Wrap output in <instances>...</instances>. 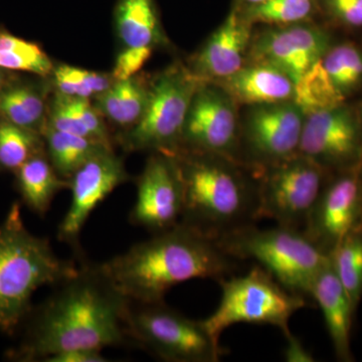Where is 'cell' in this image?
<instances>
[{
	"instance_id": "7c38bea8",
	"label": "cell",
	"mask_w": 362,
	"mask_h": 362,
	"mask_svg": "<svg viewBox=\"0 0 362 362\" xmlns=\"http://www.w3.org/2000/svg\"><path fill=\"white\" fill-rule=\"evenodd\" d=\"M362 226V159L333 173L312 209L302 232L329 256L352 230Z\"/></svg>"
},
{
	"instance_id": "8d00e7d4",
	"label": "cell",
	"mask_w": 362,
	"mask_h": 362,
	"mask_svg": "<svg viewBox=\"0 0 362 362\" xmlns=\"http://www.w3.org/2000/svg\"><path fill=\"white\" fill-rule=\"evenodd\" d=\"M0 70H1V69H0ZM4 74H2V71H0V90H1L2 88H4Z\"/></svg>"
},
{
	"instance_id": "74e56055",
	"label": "cell",
	"mask_w": 362,
	"mask_h": 362,
	"mask_svg": "<svg viewBox=\"0 0 362 362\" xmlns=\"http://www.w3.org/2000/svg\"><path fill=\"white\" fill-rule=\"evenodd\" d=\"M359 113H361V124H362V110H361V112H359Z\"/></svg>"
},
{
	"instance_id": "44dd1931",
	"label": "cell",
	"mask_w": 362,
	"mask_h": 362,
	"mask_svg": "<svg viewBox=\"0 0 362 362\" xmlns=\"http://www.w3.org/2000/svg\"><path fill=\"white\" fill-rule=\"evenodd\" d=\"M150 81L140 76L115 81L108 90L95 97V107L123 132L139 122L146 109Z\"/></svg>"
},
{
	"instance_id": "f1b7e54d",
	"label": "cell",
	"mask_w": 362,
	"mask_h": 362,
	"mask_svg": "<svg viewBox=\"0 0 362 362\" xmlns=\"http://www.w3.org/2000/svg\"><path fill=\"white\" fill-rule=\"evenodd\" d=\"M44 150L42 134L0 119V168L16 171Z\"/></svg>"
},
{
	"instance_id": "484cf974",
	"label": "cell",
	"mask_w": 362,
	"mask_h": 362,
	"mask_svg": "<svg viewBox=\"0 0 362 362\" xmlns=\"http://www.w3.org/2000/svg\"><path fill=\"white\" fill-rule=\"evenodd\" d=\"M329 259L335 275L357 309L362 299V226L338 243Z\"/></svg>"
},
{
	"instance_id": "e0dca14e",
	"label": "cell",
	"mask_w": 362,
	"mask_h": 362,
	"mask_svg": "<svg viewBox=\"0 0 362 362\" xmlns=\"http://www.w3.org/2000/svg\"><path fill=\"white\" fill-rule=\"evenodd\" d=\"M252 28L239 9L233 7L192 59L190 70L204 82H218L237 73L247 64Z\"/></svg>"
},
{
	"instance_id": "8992f818",
	"label": "cell",
	"mask_w": 362,
	"mask_h": 362,
	"mask_svg": "<svg viewBox=\"0 0 362 362\" xmlns=\"http://www.w3.org/2000/svg\"><path fill=\"white\" fill-rule=\"evenodd\" d=\"M221 299L216 310L202 320L207 332L216 341L221 333L238 323L266 324L291 332L289 321L307 306L302 295L283 287L262 267H252L242 276L220 281Z\"/></svg>"
},
{
	"instance_id": "d4e9b609",
	"label": "cell",
	"mask_w": 362,
	"mask_h": 362,
	"mask_svg": "<svg viewBox=\"0 0 362 362\" xmlns=\"http://www.w3.org/2000/svg\"><path fill=\"white\" fill-rule=\"evenodd\" d=\"M321 65L345 101L362 87V49L358 45L349 42L331 45Z\"/></svg>"
},
{
	"instance_id": "7a4b0ae2",
	"label": "cell",
	"mask_w": 362,
	"mask_h": 362,
	"mask_svg": "<svg viewBox=\"0 0 362 362\" xmlns=\"http://www.w3.org/2000/svg\"><path fill=\"white\" fill-rule=\"evenodd\" d=\"M235 262L216 240L180 223L100 265L130 302L156 303L192 279L230 277Z\"/></svg>"
},
{
	"instance_id": "83f0119b",
	"label": "cell",
	"mask_w": 362,
	"mask_h": 362,
	"mask_svg": "<svg viewBox=\"0 0 362 362\" xmlns=\"http://www.w3.org/2000/svg\"><path fill=\"white\" fill-rule=\"evenodd\" d=\"M293 102L305 116L346 103L331 84L321 59L295 83Z\"/></svg>"
},
{
	"instance_id": "4316f807",
	"label": "cell",
	"mask_w": 362,
	"mask_h": 362,
	"mask_svg": "<svg viewBox=\"0 0 362 362\" xmlns=\"http://www.w3.org/2000/svg\"><path fill=\"white\" fill-rule=\"evenodd\" d=\"M239 11L252 25L262 23L268 26L310 23L321 13L319 0H267L259 6Z\"/></svg>"
},
{
	"instance_id": "5b68a950",
	"label": "cell",
	"mask_w": 362,
	"mask_h": 362,
	"mask_svg": "<svg viewBox=\"0 0 362 362\" xmlns=\"http://www.w3.org/2000/svg\"><path fill=\"white\" fill-rule=\"evenodd\" d=\"M232 258L252 259L283 287L308 296L317 276L329 263L324 254L301 230L278 226L261 230L249 225L216 240Z\"/></svg>"
},
{
	"instance_id": "9c48e42d",
	"label": "cell",
	"mask_w": 362,
	"mask_h": 362,
	"mask_svg": "<svg viewBox=\"0 0 362 362\" xmlns=\"http://www.w3.org/2000/svg\"><path fill=\"white\" fill-rule=\"evenodd\" d=\"M251 170L258 183L259 220L301 230L334 173L301 153Z\"/></svg>"
},
{
	"instance_id": "52a82bcc",
	"label": "cell",
	"mask_w": 362,
	"mask_h": 362,
	"mask_svg": "<svg viewBox=\"0 0 362 362\" xmlns=\"http://www.w3.org/2000/svg\"><path fill=\"white\" fill-rule=\"evenodd\" d=\"M202 83L189 66L180 63L150 81L148 103L142 118L118 137L123 149L166 153L178 149L188 109Z\"/></svg>"
},
{
	"instance_id": "7402d4cb",
	"label": "cell",
	"mask_w": 362,
	"mask_h": 362,
	"mask_svg": "<svg viewBox=\"0 0 362 362\" xmlns=\"http://www.w3.org/2000/svg\"><path fill=\"white\" fill-rule=\"evenodd\" d=\"M16 175L21 199L30 211L39 216H45L54 197L70 187L69 180L58 175L45 150L28 159L16 170Z\"/></svg>"
},
{
	"instance_id": "d6a6232c",
	"label": "cell",
	"mask_w": 362,
	"mask_h": 362,
	"mask_svg": "<svg viewBox=\"0 0 362 362\" xmlns=\"http://www.w3.org/2000/svg\"><path fill=\"white\" fill-rule=\"evenodd\" d=\"M152 52L151 47H124L117 57L112 77L115 81L135 77L152 56Z\"/></svg>"
},
{
	"instance_id": "6da1fadb",
	"label": "cell",
	"mask_w": 362,
	"mask_h": 362,
	"mask_svg": "<svg viewBox=\"0 0 362 362\" xmlns=\"http://www.w3.org/2000/svg\"><path fill=\"white\" fill-rule=\"evenodd\" d=\"M28 314L25 337L11 357L45 361L76 349L102 351L129 341L125 318L131 302L100 264L82 263L74 275Z\"/></svg>"
},
{
	"instance_id": "ac0fdd59",
	"label": "cell",
	"mask_w": 362,
	"mask_h": 362,
	"mask_svg": "<svg viewBox=\"0 0 362 362\" xmlns=\"http://www.w3.org/2000/svg\"><path fill=\"white\" fill-rule=\"evenodd\" d=\"M309 297L315 300L322 311L326 328L329 333L338 361H354L350 347V337L356 309L335 275L330 259L328 265L314 280Z\"/></svg>"
},
{
	"instance_id": "d6986e66",
	"label": "cell",
	"mask_w": 362,
	"mask_h": 362,
	"mask_svg": "<svg viewBox=\"0 0 362 362\" xmlns=\"http://www.w3.org/2000/svg\"><path fill=\"white\" fill-rule=\"evenodd\" d=\"M238 105L292 101L295 82L284 71L261 63H247L237 73L218 82Z\"/></svg>"
},
{
	"instance_id": "f546056e",
	"label": "cell",
	"mask_w": 362,
	"mask_h": 362,
	"mask_svg": "<svg viewBox=\"0 0 362 362\" xmlns=\"http://www.w3.org/2000/svg\"><path fill=\"white\" fill-rule=\"evenodd\" d=\"M0 69L28 71L47 77L54 66L39 45L8 33L0 35Z\"/></svg>"
},
{
	"instance_id": "603a6c76",
	"label": "cell",
	"mask_w": 362,
	"mask_h": 362,
	"mask_svg": "<svg viewBox=\"0 0 362 362\" xmlns=\"http://www.w3.org/2000/svg\"><path fill=\"white\" fill-rule=\"evenodd\" d=\"M42 137L45 153L58 175L66 180H70L74 173L93 156L105 149L113 148L89 138L52 129L49 126L45 127Z\"/></svg>"
},
{
	"instance_id": "9a60e30c",
	"label": "cell",
	"mask_w": 362,
	"mask_h": 362,
	"mask_svg": "<svg viewBox=\"0 0 362 362\" xmlns=\"http://www.w3.org/2000/svg\"><path fill=\"white\" fill-rule=\"evenodd\" d=\"M129 180L123 159L113 148L93 156L69 180L71 201L58 228V239L80 255L83 228L96 207Z\"/></svg>"
},
{
	"instance_id": "3957f363",
	"label": "cell",
	"mask_w": 362,
	"mask_h": 362,
	"mask_svg": "<svg viewBox=\"0 0 362 362\" xmlns=\"http://www.w3.org/2000/svg\"><path fill=\"white\" fill-rule=\"evenodd\" d=\"M185 206L180 223L214 240L259 221L258 183L239 161L178 149Z\"/></svg>"
},
{
	"instance_id": "cb8c5ba5",
	"label": "cell",
	"mask_w": 362,
	"mask_h": 362,
	"mask_svg": "<svg viewBox=\"0 0 362 362\" xmlns=\"http://www.w3.org/2000/svg\"><path fill=\"white\" fill-rule=\"evenodd\" d=\"M40 90L30 85H13L0 90V116L4 120L42 135L47 110Z\"/></svg>"
},
{
	"instance_id": "5bb4252c",
	"label": "cell",
	"mask_w": 362,
	"mask_h": 362,
	"mask_svg": "<svg viewBox=\"0 0 362 362\" xmlns=\"http://www.w3.org/2000/svg\"><path fill=\"white\" fill-rule=\"evenodd\" d=\"M183 206L185 189L175 157L152 152L137 180L130 223L152 233L164 232L180 223Z\"/></svg>"
},
{
	"instance_id": "2e32d148",
	"label": "cell",
	"mask_w": 362,
	"mask_h": 362,
	"mask_svg": "<svg viewBox=\"0 0 362 362\" xmlns=\"http://www.w3.org/2000/svg\"><path fill=\"white\" fill-rule=\"evenodd\" d=\"M331 35L310 23L268 26L252 35L247 63H261L284 71L295 83L330 49Z\"/></svg>"
},
{
	"instance_id": "30bf717a",
	"label": "cell",
	"mask_w": 362,
	"mask_h": 362,
	"mask_svg": "<svg viewBox=\"0 0 362 362\" xmlns=\"http://www.w3.org/2000/svg\"><path fill=\"white\" fill-rule=\"evenodd\" d=\"M305 117L293 100L250 106L240 126V163L257 169L296 156Z\"/></svg>"
},
{
	"instance_id": "e575fe53",
	"label": "cell",
	"mask_w": 362,
	"mask_h": 362,
	"mask_svg": "<svg viewBox=\"0 0 362 362\" xmlns=\"http://www.w3.org/2000/svg\"><path fill=\"white\" fill-rule=\"evenodd\" d=\"M287 338V347L285 350L286 361L290 362H312L313 356L307 351L300 340L295 337L291 332L285 335Z\"/></svg>"
},
{
	"instance_id": "ba28073f",
	"label": "cell",
	"mask_w": 362,
	"mask_h": 362,
	"mask_svg": "<svg viewBox=\"0 0 362 362\" xmlns=\"http://www.w3.org/2000/svg\"><path fill=\"white\" fill-rule=\"evenodd\" d=\"M125 328L129 341L164 361L216 362L225 352L202 320H192L163 301L131 302Z\"/></svg>"
},
{
	"instance_id": "4fadbf2b",
	"label": "cell",
	"mask_w": 362,
	"mask_h": 362,
	"mask_svg": "<svg viewBox=\"0 0 362 362\" xmlns=\"http://www.w3.org/2000/svg\"><path fill=\"white\" fill-rule=\"evenodd\" d=\"M299 153L332 173L362 159L361 113L346 103L305 117Z\"/></svg>"
},
{
	"instance_id": "ffe728a7",
	"label": "cell",
	"mask_w": 362,
	"mask_h": 362,
	"mask_svg": "<svg viewBox=\"0 0 362 362\" xmlns=\"http://www.w3.org/2000/svg\"><path fill=\"white\" fill-rule=\"evenodd\" d=\"M117 35L124 47H151L164 40L156 0H117Z\"/></svg>"
},
{
	"instance_id": "8fae6325",
	"label": "cell",
	"mask_w": 362,
	"mask_h": 362,
	"mask_svg": "<svg viewBox=\"0 0 362 362\" xmlns=\"http://www.w3.org/2000/svg\"><path fill=\"white\" fill-rule=\"evenodd\" d=\"M238 106L220 86L202 83L188 109L178 149L214 154L240 162Z\"/></svg>"
},
{
	"instance_id": "277c9868",
	"label": "cell",
	"mask_w": 362,
	"mask_h": 362,
	"mask_svg": "<svg viewBox=\"0 0 362 362\" xmlns=\"http://www.w3.org/2000/svg\"><path fill=\"white\" fill-rule=\"evenodd\" d=\"M77 271L73 261L59 258L49 240L26 228L20 204H13L0 225V331L13 334L32 311L35 293Z\"/></svg>"
},
{
	"instance_id": "4dcf8cb0",
	"label": "cell",
	"mask_w": 362,
	"mask_h": 362,
	"mask_svg": "<svg viewBox=\"0 0 362 362\" xmlns=\"http://www.w3.org/2000/svg\"><path fill=\"white\" fill-rule=\"evenodd\" d=\"M321 14L345 30L362 28V0H319Z\"/></svg>"
},
{
	"instance_id": "d590c367",
	"label": "cell",
	"mask_w": 362,
	"mask_h": 362,
	"mask_svg": "<svg viewBox=\"0 0 362 362\" xmlns=\"http://www.w3.org/2000/svg\"><path fill=\"white\" fill-rule=\"evenodd\" d=\"M267 0H235L233 2V7L238 9H245L247 7L259 6V4H263Z\"/></svg>"
},
{
	"instance_id": "836d02e7",
	"label": "cell",
	"mask_w": 362,
	"mask_h": 362,
	"mask_svg": "<svg viewBox=\"0 0 362 362\" xmlns=\"http://www.w3.org/2000/svg\"><path fill=\"white\" fill-rule=\"evenodd\" d=\"M108 359L99 350L76 349L54 354L45 362H106Z\"/></svg>"
},
{
	"instance_id": "1f68e13d",
	"label": "cell",
	"mask_w": 362,
	"mask_h": 362,
	"mask_svg": "<svg viewBox=\"0 0 362 362\" xmlns=\"http://www.w3.org/2000/svg\"><path fill=\"white\" fill-rule=\"evenodd\" d=\"M52 75L54 76L56 92L59 94L84 99L95 97L94 93L86 84L84 69L62 65L54 68Z\"/></svg>"
}]
</instances>
